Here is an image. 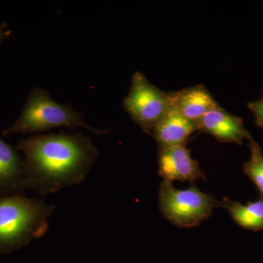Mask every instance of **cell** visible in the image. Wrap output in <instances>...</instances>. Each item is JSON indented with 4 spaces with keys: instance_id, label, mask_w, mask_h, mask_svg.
<instances>
[{
    "instance_id": "1",
    "label": "cell",
    "mask_w": 263,
    "mask_h": 263,
    "mask_svg": "<svg viewBox=\"0 0 263 263\" xmlns=\"http://www.w3.org/2000/svg\"><path fill=\"white\" fill-rule=\"evenodd\" d=\"M16 149L25 156L27 190L41 195L80 184L99 156L91 140L80 133L29 136L18 141Z\"/></svg>"
},
{
    "instance_id": "2",
    "label": "cell",
    "mask_w": 263,
    "mask_h": 263,
    "mask_svg": "<svg viewBox=\"0 0 263 263\" xmlns=\"http://www.w3.org/2000/svg\"><path fill=\"white\" fill-rule=\"evenodd\" d=\"M54 210V205L24 195L0 198V254L23 248L43 237Z\"/></svg>"
},
{
    "instance_id": "3",
    "label": "cell",
    "mask_w": 263,
    "mask_h": 263,
    "mask_svg": "<svg viewBox=\"0 0 263 263\" xmlns=\"http://www.w3.org/2000/svg\"><path fill=\"white\" fill-rule=\"evenodd\" d=\"M58 127L84 128L98 136L107 134L110 131L100 130L88 125L83 116L71 105H60L51 98L47 91L35 87L27 97L20 117L3 130V135H28Z\"/></svg>"
},
{
    "instance_id": "4",
    "label": "cell",
    "mask_w": 263,
    "mask_h": 263,
    "mask_svg": "<svg viewBox=\"0 0 263 263\" xmlns=\"http://www.w3.org/2000/svg\"><path fill=\"white\" fill-rule=\"evenodd\" d=\"M159 205L162 215L175 226L190 228L212 215L214 208L219 207V201L195 184L186 190H178L172 182L163 181L159 191Z\"/></svg>"
},
{
    "instance_id": "5",
    "label": "cell",
    "mask_w": 263,
    "mask_h": 263,
    "mask_svg": "<svg viewBox=\"0 0 263 263\" xmlns=\"http://www.w3.org/2000/svg\"><path fill=\"white\" fill-rule=\"evenodd\" d=\"M123 105L133 122L152 136L170 107L168 92L156 87L142 72H136L132 78L130 90Z\"/></svg>"
},
{
    "instance_id": "6",
    "label": "cell",
    "mask_w": 263,
    "mask_h": 263,
    "mask_svg": "<svg viewBox=\"0 0 263 263\" xmlns=\"http://www.w3.org/2000/svg\"><path fill=\"white\" fill-rule=\"evenodd\" d=\"M158 166L159 174L163 181H206L205 172L200 168L197 161L193 160L185 145L159 148Z\"/></svg>"
},
{
    "instance_id": "7",
    "label": "cell",
    "mask_w": 263,
    "mask_h": 263,
    "mask_svg": "<svg viewBox=\"0 0 263 263\" xmlns=\"http://www.w3.org/2000/svg\"><path fill=\"white\" fill-rule=\"evenodd\" d=\"M197 130L209 133L217 141L241 145L251 138L240 118L228 113L220 106L212 109L196 123Z\"/></svg>"
},
{
    "instance_id": "8",
    "label": "cell",
    "mask_w": 263,
    "mask_h": 263,
    "mask_svg": "<svg viewBox=\"0 0 263 263\" xmlns=\"http://www.w3.org/2000/svg\"><path fill=\"white\" fill-rule=\"evenodd\" d=\"M27 190L24 161L16 148L0 138V198L24 195Z\"/></svg>"
},
{
    "instance_id": "9",
    "label": "cell",
    "mask_w": 263,
    "mask_h": 263,
    "mask_svg": "<svg viewBox=\"0 0 263 263\" xmlns=\"http://www.w3.org/2000/svg\"><path fill=\"white\" fill-rule=\"evenodd\" d=\"M196 123L189 120L170 104L163 117L157 123L152 136L159 148L185 145L194 132L197 131Z\"/></svg>"
},
{
    "instance_id": "10",
    "label": "cell",
    "mask_w": 263,
    "mask_h": 263,
    "mask_svg": "<svg viewBox=\"0 0 263 263\" xmlns=\"http://www.w3.org/2000/svg\"><path fill=\"white\" fill-rule=\"evenodd\" d=\"M170 104L189 120L197 123L208 112L219 106L202 85L168 92Z\"/></svg>"
},
{
    "instance_id": "11",
    "label": "cell",
    "mask_w": 263,
    "mask_h": 263,
    "mask_svg": "<svg viewBox=\"0 0 263 263\" xmlns=\"http://www.w3.org/2000/svg\"><path fill=\"white\" fill-rule=\"evenodd\" d=\"M219 207L228 211L238 226L245 229L259 231L263 230V198L243 205L224 197L219 202Z\"/></svg>"
},
{
    "instance_id": "12",
    "label": "cell",
    "mask_w": 263,
    "mask_h": 263,
    "mask_svg": "<svg viewBox=\"0 0 263 263\" xmlns=\"http://www.w3.org/2000/svg\"><path fill=\"white\" fill-rule=\"evenodd\" d=\"M251 157L243 165L245 174L253 181L263 198V153L258 143L251 137Z\"/></svg>"
},
{
    "instance_id": "13",
    "label": "cell",
    "mask_w": 263,
    "mask_h": 263,
    "mask_svg": "<svg viewBox=\"0 0 263 263\" xmlns=\"http://www.w3.org/2000/svg\"><path fill=\"white\" fill-rule=\"evenodd\" d=\"M249 108L254 114L257 125L263 128V99L249 103Z\"/></svg>"
},
{
    "instance_id": "14",
    "label": "cell",
    "mask_w": 263,
    "mask_h": 263,
    "mask_svg": "<svg viewBox=\"0 0 263 263\" xmlns=\"http://www.w3.org/2000/svg\"><path fill=\"white\" fill-rule=\"evenodd\" d=\"M12 30L8 28V24L3 22L0 24V44L3 43L5 40L11 37Z\"/></svg>"
}]
</instances>
